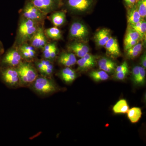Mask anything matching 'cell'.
I'll list each match as a JSON object with an SVG mask.
<instances>
[{"label":"cell","mask_w":146,"mask_h":146,"mask_svg":"<svg viewBox=\"0 0 146 146\" xmlns=\"http://www.w3.org/2000/svg\"><path fill=\"white\" fill-rule=\"evenodd\" d=\"M48 37L54 40H58L61 39L62 34L60 30L57 27H53L46 30L45 33Z\"/></svg>","instance_id":"d4e9b609"},{"label":"cell","mask_w":146,"mask_h":146,"mask_svg":"<svg viewBox=\"0 0 146 146\" xmlns=\"http://www.w3.org/2000/svg\"><path fill=\"white\" fill-rule=\"evenodd\" d=\"M140 39L141 37L138 33L130 28L129 29L125 35L124 40V44L131 41L140 40Z\"/></svg>","instance_id":"484cf974"},{"label":"cell","mask_w":146,"mask_h":146,"mask_svg":"<svg viewBox=\"0 0 146 146\" xmlns=\"http://www.w3.org/2000/svg\"><path fill=\"white\" fill-rule=\"evenodd\" d=\"M53 71L54 66L51 61L46 66L42 75L50 77L52 75Z\"/></svg>","instance_id":"f546056e"},{"label":"cell","mask_w":146,"mask_h":146,"mask_svg":"<svg viewBox=\"0 0 146 146\" xmlns=\"http://www.w3.org/2000/svg\"><path fill=\"white\" fill-rule=\"evenodd\" d=\"M127 113L128 118L132 123H137L142 117V111L139 108H132L129 109Z\"/></svg>","instance_id":"44dd1931"},{"label":"cell","mask_w":146,"mask_h":146,"mask_svg":"<svg viewBox=\"0 0 146 146\" xmlns=\"http://www.w3.org/2000/svg\"><path fill=\"white\" fill-rule=\"evenodd\" d=\"M139 66H136L133 67L132 71V80L134 84H136L139 76Z\"/></svg>","instance_id":"1f68e13d"},{"label":"cell","mask_w":146,"mask_h":146,"mask_svg":"<svg viewBox=\"0 0 146 146\" xmlns=\"http://www.w3.org/2000/svg\"><path fill=\"white\" fill-rule=\"evenodd\" d=\"M23 59L19 50L11 49L3 56L1 63L2 66L16 68L22 62Z\"/></svg>","instance_id":"ba28073f"},{"label":"cell","mask_w":146,"mask_h":146,"mask_svg":"<svg viewBox=\"0 0 146 146\" xmlns=\"http://www.w3.org/2000/svg\"><path fill=\"white\" fill-rule=\"evenodd\" d=\"M125 5L129 9L133 7L136 5L137 0H123Z\"/></svg>","instance_id":"836d02e7"},{"label":"cell","mask_w":146,"mask_h":146,"mask_svg":"<svg viewBox=\"0 0 146 146\" xmlns=\"http://www.w3.org/2000/svg\"><path fill=\"white\" fill-rule=\"evenodd\" d=\"M129 73V68H127L123 70L115 73V78L118 80H123L125 78Z\"/></svg>","instance_id":"4dcf8cb0"},{"label":"cell","mask_w":146,"mask_h":146,"mask_svg":"<svg viewBox=\"0 0 146 146\" xmlns=\"http://www.w3.org/2000/svg\"><path fill=\"white\" fill-rule=\"evenodd\" d=\"M99 67L102 70L107 73H112L115 72L116 66L115 62L107 57H102L98 62Z\"/></svg>","instance_id":"2e32d148"},{"label":"cell","mask_w":146,"mask_h":146,"mask_svg":"<svg viewBox=\"0 0 146 146\" xmlns=\"http://www.w3.org/2000/svg\"><path fill=\"white\" fill-rule=\"evenodd\" d=\"M129 109L128 104L126 100L122 99L119 101L112 108L115 114H125Z\"/></svg>","instance_id":"ffe728a7"},{"label":"cell","mask_w":146,"mask_h":146,"mask_svg":"<svg viewBox=\"0 0 146 146\" xmlns=\"http://www.w3.org/2000/svg\"><path fill=\"white\" fill-rule=\"evenodd\" d=\"M24 18L39 23L43 21L46 14L35 6L27 0L22 10Z\"/></svg>","instance_id":"5b68a950"},{"label":"cell","mask_w":146,"mask_h":146,"mask_svg":"<svg viewBox=\"0 0 146 146\" xmlns=\"http://www.w3.org/2000/svg\"><path fill=\"white\" fill-rule=\"evenodd\" d=\"M141 63L142 67H143L145 69L146 68V55L145 52L143 54L141 58Z\"/></svg>","instance_id":"d590c367"},{"label":"cell","mask_w":146,"mask_h":146,"mask_svg":"<svg viewBox=\"0 0 146 146\" xmlns=\"http://www.w3.org/2000/svg\"><path fill=\"white\" fill-rule=\"evenodd\" d=\"M136 9L143 19L146 16V0H137L136 4Z\"/></svg>","instance_id":"4316f807"},{"label":"cell","mask_w":146,"mask_h":146,"mask_svg":"<svg viewBox=\"0 0 146 146\" xmlns=\"http://www.w3.org/2000/svg\"><path fill=\"white\" fill-rule=\"evenodd\" d=\"M89 34L88 28L83 23L75 21L71 25L69 31V35L71 39L84 40L87 39Z\"/></svg>","instance_id":"8992f818"},{"label":"cell","mask_w":146,"mask_h":146,"mask_svg":"<svg viewBox=\"0 0 146 146\" xmlns=\"http://www.w3.org/2000/svg\"><path fill=\"white\" fill-rule=\"evenodd\" d=\"M38 23L35 21L24 18L18 27L17 39L19 44H22L31 39L39 27Z\"/></svg>","instance_id":"3957f363"},{"label":"cell","mask_w":146,"mask_h":146,"mask_svg":"<svg viewBox=\"0 0 146 146\" xmlns=\"http://www.w3.org/2000/svg\"><path fill=\"white\" fill-rule=\"evenodd\" d=\"M139 42H140V40H136V41H131V42L124 44V49L125 51L130 49L131 47L135 46L136 44H138Z\"/></svg>","instance_id":"d6a6232c"},{"label":"cell","mask_w":146,"mask_h":146,"mask_svg":"<svg viewBox=\"0 0 146 146\" xmlns=\"http://www.w3.org/2000/svg\"><path fill=\"white\" fill-rule=\"evenodd\" d=\"M111 36L110 30L104 28L97 32L94 36V39L98 46L101 47L104 46Z\"/></svg>","instance_id":"4fadbf2b"},{"label":"cell","mask_w":146,"mask_h":146,"mask_svg":"<svg viewBox=\"0 0 146 146\" xmlns=\"http://www.w3.org/2000/svg\"><path fill=\"white\" fill-rule=\"evenodd\" d=\"M4 52L3 46L2 43L0 41V57Z\"/></svg>","instance_id":"8d00e7d4"},{"label":"cell","mask_w":146,"mask_h":146,"mask_svg":"<svg viewBox=\"0 0 146 146\" xmlns=\"http://www.w3.org/2000/svg\"><path fill=\"white\" fill-rule=\"evenodd\" d=\"M20 80V87H29L39 75L36 68L30 63L22 62L16 67Z\"/></svg>","instance_id":"7a4b0ae2"},{"label":"cell","mask_w":146,"mask_h":146,"mask_svg":"<svg viewBox=\"0 0 146 146\" xmlns=\"http://www.w3.org/2000/svg\"><path fill=\"white\" fill-rule=\"evenodd\" d=\"M127 22L129 25H133L143 20L136 9V5L132 8L129 9Z\"/></svg>","instance_id":"ac0fdd59"},{"label":"cell","mask_w":146,"mask_h":146,"mask_svg":"<svg viewBox=\"0 0 146 146\" xmlns=\"http://www.w3.org/2000/svg\"><path fill=\"white\" fill-rule=\"evenodd\" d=\"M107 52L114 56H118L121 54L117 40L111 36L104 46Z\"/></svg>","instance_id":"9a60e30c"},{"label":"cell","mask_w":146,"mask_h":146,"mask_svg":"<svg viewBox=\"0 0 146 146\" xmlns=\"http://www.w3.org/2000/svg\"><path fill=\"white\" fill-rule=\"evenodd\" d=\"M139 76L135 84L138 85H144L145 83L146 80L145 69L142 66H139Z\"/></svg>","instance_id":"f1b7e54d"},{"label":"cell","mask_w":146,"mask_h":146,"mask_svg":"<svg viewBox=\"0 0 146 146\" xmlns=\"http://www.w3.org/2000/svg\"><path fill=\"white\" fill-rule=\"evenodd\" d=\"M50 20L55 27L60 26L65 23L66 15L64 11H57L51 15Z\"/></svg>","instance_id":"d6986e66"},{"label":"cell","mask_w":146,"mask_h":146,"mask_svg":"<svg viewBox=\"0 0 146 146\" xmlns=\"http://www.w3.org/2000/svg\"><path fill=\"white\" fill-rule=\"evenodd\" d=\"M90 77L96 82L105 81L109 78V76L106 72L103 70L92 71L89 74Z\"/></svg>","instance_id":"603a6c76"},{"label":"cell","mask_w":146,"mask_h":146,"mask_svg":"<svg viewBox=\"0 0 146 146\" xmlns=\"http://www.w3.org/2000/svg\"><path fill=\"white\" fill-rule=\"evenodd\" d=\"M45 14L57 9L62 5L61 0H28Z\"/></svg>","instance_id":"52a82bcc"},{"label":"cell","mask_w":146,"mask_h":146,"mask_svg":"<svg viewBox=\"0 0 146 146\" xmlns=\"http://www.w3.org/2000/svg\"><path fill=\"white\" fill-rule=\"evenodd\" d=\"M29 88L39 96L46 97L58 91V88L49 77L38 76Z\"/></svg>","instance_id":"6da1fadb"},{"label":"cell","mask_w":146,"mask_h":146,"mask_svg":"<svg viewBox=\"0 0 146 146\" xmlns=\"http://www.w3.org/2000/svg\"><path fill=\"white\" fill-rule=\"evenodd\" d=\"M0 77L6 86L16 89L20 87V80L16 68L2 66L0 68Z\"/></svg>","instance_id":"277c9868"},{"label":"cell","mask_w":146,"mask_h":146,"mask_svg":"<svg viewBox=\"0 0 146 146\" xmlns=\"http://www.w3.org/2000/svg\"><path fill=\"white\" fill-rule=\"evenodd\" d=\"M79 70H86L93 68L96 64V56L88 53L77 61Z\"/></svg>","instance_id":"8fae6325"},{"label":"cell","mask_w":146,"mask_h":146,"mask_svg":"<svg viewBox=\"0 0 146 146\" xmlns=\"http://www.w3.org/2000/svg\"><path fill=\"white\" fill-rule=\"evenodd\" d=\"M30 40L31 45L35 48L42 49L47 44L46 38L44 30L39 26Z\"/></svg>","instance_id":"30bf717a"},{"label":"cell","mask_w":146,"mask_h":146,"mask_svg":"<svg viewBox=\"0 0 146 146\" xmlns=\"http://www.w3.org/2000/svg\"><path fill=\"white\" fill-rule=\"evenodd\" d=\"M56 44L54 43L46 44L42 48V53L44 58L49 60L50 54L52 51L56 48Z\"/></svg>","instance_id":"83f0119b"},{"label":"cell","mask_w":146,"mask_h":146,"mask_svg":"<svg viewBox=\"0 0 146 146\" xmlns=\"http://www.w3.org/2000/svg\"><path fill=\"white\" fill-rule=\"evenodd\" d=\"M59 76L65 83L70 84L75 80L77 75L75 71L70 67H65L60 71Z\"/></svg>","instance_id":"e0dca14e"},{"label":"cell","mask_w":146,"mask_h":146,"mask_svg":"<svg viewBox=\"0 0 146 146\" xmlns=\"http://www.w3.org/2000/svg\"><path fill=\"white\" fill-rule=\"evenodd\" d=\"M128 68V65L127 62L125 61H124L121 65H119L118 67H116L115 72H118L123 70H124L126 68Z\"/></svg>","instance_id":"e575fe53"},{"label":"cell","mask_w":146,"mask_h":146,"mask_svg":"<svg viewBox=\"0 0 146 146\" xmlns=\"http://www.w3.org/2000/svg\"><path fill=\"white\" fill-rule=\"evenodd\" d=\"M131 28L136 31L140 35L141 39L145 36L146 32V22L145 20H142L133 25L129 26Z\"/></svg>","instance_id":"cb8c5ba5"},{"label":"cell","mask_w":146,"mask_h":146,"mask_svg":"<svg viewBox=\"0 0 146 146\" xmlns=\"http://www.w3.org/2000/svg\"><path fill=\"white\" fill-rule=\"evenodd\" d=\"M58 62L65 67H70L76 63V55L72 52L62 53L58 57Z\"/></svg>","instance_id":"5bb4252c"},{"label":"cell","mask_w":146,"mask_h":146,"mask_svg":"<svg viewBox=\"0 0 146 146\" xmlns=\"http://www.w3.org/2000/svg\"><path fill=\"white\" fill-rule=\"evenodd\" d=\"M143 47V44L139 42L138 44L126 51L127 56L129 58L131 59H134L138 57L142 52Z\"/></svg>","instance_id":"7402d4cb"},{"label":"cell","mask_w":146,"mask_h":146,"mask_svg":"<svg viewBox=\"0 0 146 146\" xmlns=\"http://www.w3.org/2000/svg\"><path fill=\"white\" fill-rule=\"evenodd\" d=\"M94 0H66V4L70 10L76 12H84L93 6Z\"/></svg>","instance_id":"9c48e42d"},{"label":"cell","mask_w":146,"mask_h":146,"mask_svg":"<svg viewBox=\"0 0 146 146\" xmlns=\"http://www.w3.org/2000/svg\"><path fill=\"white\" fill-rule=\"evenodd\" d=\"M68 48L78 57H84L89 51L88 46L81 42H76L72 43L68 46Z\"/></svg>","instance_id":"7c38bea8"}]
</instances>
